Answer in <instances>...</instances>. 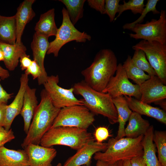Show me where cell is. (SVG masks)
<instances>
[{"mask_svg":"<svg viewBox=\"0 0 166 166\" xmlns=\"http://www.w3.org/2000/svg\"><path fill=\"white\" fill-rule=\"evenodd\" d=\"M133 55L131 60L137 67L147 72L150 76H157L156 74L147 60L145 54L142 50L134 49Z\"/></svg>","mask_w":166,"mask_h":166,"instance_id":"f546056e","label":"cell"},{"mask_svg":"<svg viewBox=\"0 0 166 166\" xmlns=\"http://www.w3.org/2000/svg\"><path fill=\"white\" fill-rule=\"evenodd\" d=\"M16 38L15 15L6 17L0 15V42L15 45Z\"/></svg>","mask_w":166,"mask_h":166,"instance_id":"484cf974","label":"cell"},{"mask_svg":"<svg viewBox=\"0 0 166 166\" xmlns=\"http://www.w3.org/2000/svg\"><path fill=\"white\" fill-rule=\"evenodd\" d=\"M0 78V103L7 104L8 101L12 97L13 94L8 93L3 88L1 84Z\"/></svg>","mask_w":166,"mask_h":166,"instance_id":"f35d334b","label":"cell"},{"mask_svg":"<svg viewBox=\"0 0 166 166\" xmlns=\"http://www.w3.org/2000/svg\"><path fill=\"white\" fill-rule=\"evenodd\" d=\"M62 21L61 25L58 29L55 39L49 42L47 54H53L55 57L58 55L59 52L65 44L72 41L77 42H85L90 41L91 36L84 32L78 30L70 20L66 9L62 10Z\"/></svg>","mask_w":166,"mask_h":166,"instance_id":"8992f818","label":"cell"},{"mask_svg":"<svg viewBox=\"0 0 166 166\" xmlns=\"http://www.w3.org/2000/svg\"><path fill=\"white\" fill-rule=\"evenodd\" d=\"M108 166H120L118 162L114 163L108 165Z\"/></svg>","mask_w":166,"mask_h":166,"instance_id":"7dc6e473","label":"cell"},{"mask_svg":"<svg viewBox=\"0 0 166 166\" xmlns=\"http://www.w3.org/2000/svg\"><path fill=\"white\" fill-rule=\"evenodd\" d=\"M36 92V89L31 88L28 85L24 95L23 106L20 114L23 119L24 130L26 134L38 105Z\"/></svg>","mask_w":166,"mask_h":166,"instance_id":"d6986e66","label":"cell"},{"mask_svg":"<svg viewBox=\"0 0 166 166\" xmlns=\"http://www.w3.org/2000/svg\"><path fill=\"white\" fill-rule=\"evenodd\" d=\"M25 73L28 75H31L33 79H35L41 77L42 72L39 65L35 61L33 60L30 66L25 70Z\"/></svg>","mask_w":166,"mask_h":166,"instance_id":"d590c367","label":"cell"},{"mask_svg":"<svg viewBox=\"0 0 166 166\" xmlns=\"http://www.w3.org/2000/svg\"><path fill=\"white\" fill-rule=\"evenodd\" d=\"M130 160L132 166H147L143 156L134 157Z\"/></svg>","mask_w":166,"mask_h":166,"instance_id":"ab89813d","label":"cell"},{"mask_svg":"<svg viewBox=\"0 0 166 166\" xmlns=\"http://www.w3.org/2000/svg\"><path fill=\"white\" fill-rule=\"evenodd\" d=\"M72 87L74 93L83 97L84 105L90 112L106 117L112 124L118 122L117 111L109 94L94 90L84 80L75 83Z\"/></svg>","mask_w":166,"mask_h":166,"instance_id":"3957f363","label":"cell"},{"mask_svg":"<svg viewBox=\"0 0 166 166\" xmlns=\"http://www.w3.org/2000/svg\"><path fill=\"white\" fill-rule=\"evenodd\" d=\"M10 76L8 71L3 68L0 65V78L4 80L8 78Z\"/></svg>","mask_w":166,"mask_h":166,"instance_id":"b9f144b4","label":"cell"},{"mask_svg":"<svg viewBox=\"0 0 166 166\" xmlns=\"http://www.w3.org/2000/svg\"><path fill=\"white\" fill-rule=\"evenodd\" d=\"M0 47L3 52V61L5 66L10 71L14 70L18 66L21 56L26 53V47L22 42L20 44L11 45L1 42Z\"/></svg>","mask_w":166,"mask_h":166,"instance_id":"44dd1931","label":"cell"},{"mask_svg":"<svg viewBox=\"0 0 166 166\" xmlns=\"http://www.w3.org/2000/svg\"><path fill=\"white\" fill-rule=\"evenodd\" d=\"M153 140L157 148L159 163L161 166H166V131H154Z\"/></svg>","mask_w":166,"mask_h":166,"instance_id":"f1b7e54d","label":"cell"},{"mask_svg":"<svg viewBox=\"0 0 166 166\" xmlns=\"http://www.w3.org/2000/svg\"><path fill=\"white\" fill-rule=\"evenodd\" d=\"M55 10L50 9L42 14L34 28L35 33L49 38L56 35L58 28L55 19Z\"/></svg>","mask_w":166,"mask_h":166,"instance_id":"603a6c76","label":"cell"},{"mask_svg":"<svg viewBox=\"0 0 166 166\" xmlns=\"http://www.w3.org/2000/svg\"><path fill=\"white\" fill-rule=\"evenodd\" d=\"M144 135L135 138L123 137L117 139L115 138L109 139L107 147L103 152L95 153L93 158L110 164L120 161L130 160L143 154L142 140Z\"/></svg>","mask_w":166,"mask_h":166,"instance_id":"277c9868","label":"cell"},{"mask_svg":"<svg viewBox=\"0 0 166 166\" xmlns=\"http://www.w3.org/2000/svg\"><path fill=\"white\" fill-rule=\"evenodd\" d=\"M58 75L48 76L43 85L44 89L49 96L53 105L56 108H62L74 105H83L81 99H78L74 96L73 87L69 89L59 85Z\"/></svg>","mask_w":166,"mask_h":166,"instance_id":"8fae6325","label":"cell"},{"mask_svg":"<svg viewBox=\"0 0 166 166\" xmlns=\"http://www.w3.org/2000/svg\"><path fill=\"white\" fill-rule=\"evenodd\" d=\"M124 96L129 108L132 112L141 115H145L153 118L161 123L166 124L165 111L143 103L133 97L126 95Z\"/></svg>","mask_w":166,"mask_h":166,"instance_id":"ac0fdd59","label":"cell"},{"mask_svg":"<svg viewBox=\"0 0 166 166\" xmlns=\"http://www.w3.org/2000/svg\"><path fill=\"white\" fill-rule=\"evenodd\" d=\"M154 131L153 126L151 125L144 136L143 156L147 166H161L156 155V147L153 140Z\"/></svg>","mask_w":166,"mask_h":166,"instance_id":"cb8c5ba5","label":"cell"},{"mask_svg":"<svg viewBox=\"0 0 166 166\" xmlns=\"http://www.w3.org/2000/svg\"><path fill=\"white\" fill-rule=\"evenodd\" d=\"M105 14L109 17L110 22L114 21L116 14L118 13L120 0H105Z\"/></svg>","mask_w":166,"mask_h":166,"instance_id":"d6a6232c","label":"cell"},{"mask_svg":"<svg viewBox=\"0 0 166 166\" xmlns=\"http://www.w3.org/2000/svg\"><path fill=\"white\" fill-rule=\"evenodd\" d=\"M56 166H62V165L61 163H58Z\"/></svg>","mask_w":166,"mask_h":166,"instance_id":"c3c4849f","label":"cell"},{"mask_svg":"<svg viewBox=\"0 0 166 166\" xmlns=\"http://www.w3.org/2000/svg\"><path fill=\"white\" fill-rule=\"evenodd\" d=\"M128 79L132 80L136 84L140 86L151 76L136 66L132 62L131 57L128 55L122 64Z\"/></svg>","mask_w":166,"mask_h":166,"instance_id":"4316f807","label":"cell"},{"mask_svg":"<svg viewBox=\"0 0 166 166\" xmlns=\"http://www.w3.org/2000/svg\"><path fill=\"white\" fill-rule=\"evenodd\" d=\"M0 166H29L27 154L25 149L0 147Z\"/></svg>","mask_w":166,"mask_h":166,"instance_id":"ffe728a7","label":"cell"},{"mask_svg":"<svg viewBox=\"0 0 166 166\" xmlns=\"http://www.w3.org/2000/svg\"><path fill=\"white\" fill-rule=\"evenodd\" d=\"M110 136L108 129L104 127H100L95 130L94 133V139L99 143H102Z\"/></svg>","mask_w":166,"mask_h":166,"instance_id":"e575fe53","label":"cell"},{"mask_svg":"<svg viewBox=\"0 0 166 166\" xmlns=\"http://www.w3.org/2000/svg\"><path fill=\"white\" fill-rule=\"evenodd\" d=\"M96 166H108V164L102 161L98 160L96 164Z\"/></svg>","mask_w":166,"mask_h":166,"instance_id":"f6af8a7d","label":"cell"},{"mask_svg":"<svg viewBox=\"0 0 166 166\" xmlns=\"http://www.w3.org/2000/svg\"><path fill=\"white\" fill-rule=\"evenodd\" d=\"M144 0H129L126 2L123 1V4H120L118 11V14L115 17L114 21L119 17L124 11L130 10L134 14L142 13L145 6Z\"/></svg>","mask_w":166,"mask_h":166,"instance_id":"4dcf8cb0","label":"cell"},{"mask_svg":"<svg viewBox=\"0 0 166 166\" xmlns=\"http://www.w3.org/2000/svg\"><path fill=\"white\" fill-rule=\"evenodd\" d=\"M118 162L120 166H132L130 160L120 161Z\"/></svg>","mask_w":166,"mask_h":166,"instance_id":"ee69618b","label":"cell"},{"mask_svg":"<svg viewBox=\"0 0 166 166\" xmlns=\"http://www.w3.org/2000/svg\"><path fill=\"white\" fill-rule=\"evenodd\" d=\"M94 140L92 133L87 129L59 126L50 128L42 136L40 144L46 147L64 145L77 151Z\"/></svg>","mask_w":166,"mask_h":166,"instance_id":"5b68a950","label":"cell"},{"mask_svg":"<svg viewBox=\"0 0 166 166\" xmlns=\"http://www.w3.org/2000/svg\"><path fill=\"white\" fill-rule=\"evenodd\" d=\"M154 104L160 105L163 108V109L166 111V101L165 99L160 100L154 103Z\"/></svg>","mask_w":166,"mask_h":166,"instance_id":"7bdbcfd3","label":"cell"},{"mask_svg":"<svg viewBox=\"0 0 166 166\" xmlns=\"http://www.w3.org/2000/svg\"><path fill=\"white\" fill-rule=\"evenodd\" d=\"M158 19H152L144 24L137 23L130 30L134 33L129 35L132 38L148 41H156L166 44V11L162 10Z\"/></svg>","mask_w":166,"mask_h":166,"instance_id":"ba28073f","label":"cell"},{"mask_svg":"<svg viewBox=\"0 0 166 166\" xmlns=\"http://www.w3.org/2000/svg\"><path fill=\"white\" fill-rule=\"evenodd\" d=\"M87 2L90 7L101 14H105V0H88Z\"/></svg>","mask_w":166,"mask_h":166,"instance_id":"8d00e7d4","label":"cell"},{"mask_svg":"<svg viewBox=\"0 0 166 166\" xmlns=\"http://www.w3.org/2000/svg\"><path fill=\"white\" fill-rule=\"evenodd\" d=\"M15 138L14 133L11 129L6 130L3 127H0V148L11 141Z\"/></svg>","mask_w":166,"mask_h":166,"instance_id":"836d02e7","label":"cell"},{"mask_svg":"<svg viewBox=\"0 0 166 166\" xmlns=\"http://www.w3.org/2000/svg\"><path fill=\"white\" fill-rule=\"evenodd\" d=\"M20 67L22 70H26L31 64L32 60L30 58V56L26 53L23 54L19 59Z\"/></svg>","mask_w":166,"mask_h":166,"instance_id":"74e56055","label":"cell"},{"mask_svg":"<svg viewBox=\"0 0 166 166\" xmlns=\"http://www.w3.org/2000/svg\"><path fill=\"white\" fill-rule=\"evenodd\" d=\"M145 53L147 59L157 76L166 85V44L156 41L142 40L132 46Z\"/></svg>","mask_w":166,"mask_h":166,"instance_id":"9c48e42d","label":"cell"},{"mask_svg":"<svg viewBox=\"0 0 166 166\" xmlns=\"http://www.w3.org/2000/svg\"><path fill=\"white\" fill-rule=\"evenodd\" d=\"M117 57L111 49L100 50L91 65L81 72L84 81L92 88L102 92L116 73L117 66Z\"/></svg>","mask_w":166,"mask_h":166,"instance_id":"6da1fadb","label":"cell"},{"mask_svg":"<svg viewBox=\"0 0 166 166\" xmlns=\"http://www.w3.org/2000/svg\"><path fill=\"white\" fill-rule=\"evenodd\" d=\"M140 100L144 103H155L166 98V85L157 76H151L140 86Z\"/></svg>","mask_w":166,"mask_h":166,"instance_id":"7c38bea8","label":"cell"},{"mask_svg":"<svg viewBox=\"0 0 166 166\" xmlns=\"http://www.w3.org/2000/svg\"><path fill=\"white\" fill-rule=\"evenodd\" d=\"M4 60V56L2 50L0 47V61Z\"/></svg>","mask_w":166,"mask_h":166,"instance_id":"bcb514c9","label":"cell"},{"mask_svg":"<svg viewBox=\"0 0 166 166\" xmlns=\"http://www.w3.org/2000/svg\"><path fill=\"white\" fill-rule=\"evenodd\" d=\"M41 101L34 113L26 136L21 144L25 148L30 144H40L44 135L51 128L60 109L53 104L44 89L41 93Z\"/></svg>","mask_w":166,"mask_h":166,"instance_id":"7a4b0ae2","label":"cell"},{"mask_svg":"<svg viewBox=\"0 0 166 166\" xmlns=\"http://www.w3.org/2000/svg\"><path fill=\"white\" fill-rule=\"evenodd\" d=\"M20 81V86L17 94L13 101L7 106L3 127L7 130L10 129L15 117L20 113L23 106L24 93L28 85V75L25 73L22 74Z\"/></svg>","mask_w":166,"mask_h":166,"instance_id":"2e32d148","label":"cell"},{"mask_svg":"<svg viewBox=\"0 0 166 166\" xmlns=\"http://www.w3.org/2000/svg\"><path fill=\"white\" fill-rule=\"evenodd\" d=\"M159 1V0H148L140 16L134 22L124 24L123 26V29L130 30L136 24L142 23L146 15L149 12H152L154 14H159L160 12L156 8V5Z\"/></svg>","mask_w":166,"mask_h":166,"instance_id":"1f68e13d","label":"cell"},{"mask_svg":"<svg viewBox=\"0 0 166 166\" xmlns=\"http://www.w3.org/2000/svg\"><path fill=\"white\" fill-rule=\"evenodd\" d=\"M49 45L48 38L35 33L31 43V47L33 60L39 65L42 72L41 77L37 79L39 85H43L48 78V76L44 67V61Z\"/></svg>","mask_w":166,"mask_h":166,"instance_id":"9a60e30c","label":"cell"},{"mask_svg":"<svg viewBox=\"0 0 166 166\" xmlns=\"http://www.w3.org/2000/svg\"><path fill=\"white\" fill-rule=\"evenodd\" d=\"M35 0H25L21 3L17 8L14 15L16 29V44H20L24 30L26 24L35 16V13L32 9Z\"/></svg>","mask_w":166,"mask_h":166,"instance_id":"e0dca14e","label":"cell"},{"mask_svg":"<svg viewBox=\"0 0 166 166\" xmlns=\"http://www.w3.org/2000/svg\"><path fill=\"white\" fill-rule=\"evenodd\" d=\"M95 115L83 105L64 107L60 109L51 128L67 126L87 129L95 121Z\"/></svg>","mask_w":166,"mask_h":166,"instance_id":"52a82bcc","label":"cell"},{"mask_svg":"<svg viewBox=\"0 0 166 166\" xmlns=\"http://www.w3.org/2000/svg\"><path fill=\"white\" fill-rule=\"evenodd\" d=\"M102 92L108 93L112 98L126 95L140 100L141 96L140 86L133 84L129 80L121 63L118 64L115 76L111 78Z\"/></svg>","mask_w":166,"mask_h":166,"instance_id":"30bf717a","label":"cell"},{"mask_svg":"<svg viewBox=\"0 0 166 166\" xmlns=\"http://www.w3.org/2000/svg\"><path fill=\"white\" fill-rule=\"evenodd\" d=\"M107 147L106 143H99L95 140L90 142L77 150L62 166H81L91 164L93 156L96 152L105 151Z\"/></svg>","mask_w":166,"mask_h":166,"instance_id":"4fadbf2b","label":"cell"},{"mask_svg":"<svg viewBox=\"0 0 166 166\" xmlns=\"http://www.w3.org/2000/svg\"><path fill=\"white\" fill-rule=\"evenodd\" d=\"M65 6L69 18L74 26L83 16L85 0H59Z\"/></svg>","mask_w":166,"mask_h":166,"instance_id":"83f0119b","label":"cell"},{"mask_svg":"<svg viewBox=\"0 0 166 166\" xmlns=\"http://www.w3.org/2000/svg\"><path fill=\"white\" fill-rule=\"evenodd\" d=\"M24 149L28 156L29 166H52V162L57 154L56 150L52 147L31 144Z\"/></svg>","mask_w":166,"mask_h":166,"instance_id":"5bb4252c","label":"cell"},{"mask_svg":"<svg viewBox=\"0 0 166 166\" xmlns=\"http://www.w3.org/2000/svg\"><path fill=\"white\" fill-rule=\"evenodd\" d=\"M81 166H91V164H88V165H84Z\"/></svg>","mask_w":166,"mask_h":166,"instance_id":"681fc988","label":"cell"},{"mask_svg":"<svg viewBox=\"0 0 166 166\" xmlns=\"http://www.w3.org/2000/svg\"><path fill=\"white\" fill-rule=\"evenodd\" d=\"M128 121V124L124 129V137L135 138L144 136L151 125L148 120L134 112L132 113Z\"/></svg>","mask_w":166,"mask_h":166,"instance_id":"7402d4cb","label":"cell"},{"mask_svg":"<svg viewBox=\"0 0 166 166\" xmlns=\"http://www.w3.org/2000/svg\"><path fill=\"white\" fill-rule=\"evenodd\" d=\"M112 98L117 111L119 124L117 135L115 138L118 139L124 137L125 126L132 111L129 108L124 96Z\"/></svg>","mask_w":166,"mask_h":166,"instance_id":"d4e9b609","label":"cell"},{"mask_svg":"<svg viewBox=\"0 0 166 166\" xmlns=\"http://www.w3.org/2000/svg\"><path fill=\"white\" fill-rule=\"evenodd\" d=\"M7 105V104L0 103V127H3L4 124Z\"/></svg>","mask_w":166,"mask_h":166,"instance_id":"60d3db41","label":"cell"}]
</instances>
